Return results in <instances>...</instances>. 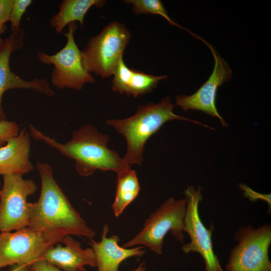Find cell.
<instances>
[{
    "label": "cell",
    "mask_w": 271,
    "mask_h": 271,
    "mask_svg": "<svg viewBox=\"0 0 271 271\" xmlns=\"http://www.w3.org/2000/svg\"><path fill=\"white\" fill-rule=\"evenodd\" d=\"M41 188L37 202L30 203L28 227L42 233L53 245L68 235L92 239L95 231L90 228L73 207L53 177L47 163L38 162Z\"/></svg>",
    "instance_id": "obj_1"
},
{
    "label": "cell",
    "mask_w": 271,
    "mask_h": 271,
    "mask_svg": "<svg viewBox=\"0 0 271 271\" xmlns=\"http://www.w3.org/2000/svg\"><path fill=\"white\" fill-rule=\"evenodd\" d=\"M29 129L33 139L44 142L63 156L73 160L76 170L81 176H89L97 170L112 171L117 174L129 168L124 165L123 158L116 152L108 148V136L98 131L91 124L74 131L71 140L65 144L44 134L31 124Z\"/></svg>",
    "instance_id": "obj_2"
},
{
    "label": "cell",
    "mask_w": 271,
    "mask_h": 271,
    "mask_svg": "<svg viewBox=\"0 0 271 271\" xmlns=\"http://www.w3.org/2000/svg\"><path fill=\"white\" fill-rule=\"evenodd\" d=\"M175 106L169 97L166 96L157 103L150 102L138 105L136 113L129 117L106 121L108 125L126 140V151L123 160L126 167L131 168L133 164L142 165L147 141L168 121H189L213 129L200 122L176 114L173 111Z\"/></svg>",
    "instance_id": "obj_3"
},
{
    "label": "cell",
    "mask_w": 271,
    "mask_h": 271,
    "mask_svg": "<svg viewBox=\"0 0 271 271\" xmlns=\"http://www.w3.org/2000/svg\"><path fill=\"white\" fill-rule=\"evenodd\" d=\"M130 37L124 24L117 21L108 24L99 34L91 37L81 51L85 70L102 78L113 75Z\"/></svg>",
    "instance_id": "obj_4"
},
{
    "label": "cell",
    "mask_w": 271,
    "mask_h": 271,
    "mask_svg": "<svg viewBox=\"0 0 271 271\" xmlns=\"http://www.w3.org/2000/svg\"><path fill=\"white\" fill-rule=\"evenodd\" d=\"M186 210L185 198L175 200L173 197L169 198L146 219L140 231L122 246L131 248L143 245L161 254L164 238L169 231L178 242L183 244Z\"/></svg>",
    "instance_id": "obj_5"
},
{
    "label": "cell",
    "mask_w": 271,
    "mask_h": 271,
    "mask_svg": "<svg viewBox=\"0 0 271 271\" xmlns=\"http://www.w3.org/2000/svg\"><path fill=\"white\" fill-rule=\"evenodd\" d=\"M234 238L238 244L230 252L227 271H271L268 254L270 225L266 223L256 229L251 225L243 227Z\"/></svg>",
    "instance_id": "obj_6"
},
{
    "label": "cell",
    "mask_w": 271,
    "mask_h": 271,
    "mask_svg": "<svg viewBox=\"0 0 271 271\" xmlns=\"http://www.w3.org/2000/svg\"><path fill=\"white\" fill-rule=\"evenodd\" d=\"M77 28L75 22L69 24L68 32L64 34L66 44L55 54L37 52L38 59L41 63L54 65L51 83L61 89L68 88L80 91L86 83L95 82L93 76L83 67L81 51L74 38Z\"/></svg>",
    "instance_id": "obj_7"
},
{
    "label": "cell",
    "mask_w": 271,
    "mask_h": 271,
    "mask_svg": "<svg viewBox=\"0 0 271 271\" xmlns=\"http://www.w3.org/2000/svg\"><path fill=\"white\" fill-rule=\"evenodd\" d=\"M37 189L32 180L17 175L3 176L0 195V233L28 227L30 207L27 198Z\"/></svg>",
    "instance_id": "obj_8"
},
{
    "label": "cell",
    "mask_w": 271,
    "mask_h": 271,
    "mask_svg": "<svg viewBox=\"0 0 271 271\" xmlns=\"http://www.w3.org/2000/svg\"><path fill=\"white\" fill-rule=\"evenodd\" d=\"M202 188L195 189L193 185L184 190L186 210L184 219V231L190 237V242L183 243L182 249L185 253L198 252L203 258L205 271H223L215 254L212 240L213 225L209 229L203 223L199 213V203L202 200Z\"/></svg>",
    "instance_id": "obj_9"
},
{
    "label": "cell",
    "mask_w": 271,
    "mask_h": 271,
    "mask_svg": "<svg viewBox=\"0 0 271 271\" xmlns=\"http://www.w3.org/2000/svg\"><path fill=\"white\" fill-rule=\"evenodd\" d=\"M53 244L42 233L26 227L0 233V269L18 264L28 267L41 259Z\"/></svg>",
    "instance_id": "obj_10"
},
{
    "label": "cell",
    "mask_w": 271,
    "mask_h": 271,
    "mask_svg": "<svg viewBox=\"0 0 271 271\" xmlns=\"http://www.w3.org/2000/svg\"><path fill=\"white\" fill-rule=\"evenodd\" d=\"M192 36L200 39L210 49L214 58L213 70L208 80L193 94L178 95L176 98V104L184 111L194 110L202 111L213 117H217L223 127L228 124L218 113L215 104L218 88L231 78L232 71L227 62L221 56L210 43L198 36Z\"/></svg>",
    "instance_id": "obj_11"
},
{
    "label": "cell",
    "mask_w": 271,
    "mask_h": 271,
    "mask_svg": "<svg viewBox=\"0 0 271 271\" xmlns=\"http://www.w3.org/2000/svg\"><path fill=\"white\" fill-rule=\"evenodd\" d=\"M24 30L20 28L13 32L0 44V121L7 120L2 106L4 93L11 89H30L49 96L55 95L48 81L44 79L34 78L27 81L13 72L10 67L11 54L23 45Z\"/></svg>",
    "instance_id": "obj_12"
},
{
    "label": "cell",
    "mask_w": 271,
    "mask_h": 271,
    "mask_svg": "<svg viewBox=\"0 0 271 271\" xmlns=\"http://www.w3.org/2000/svg\"><path fill=\"white\" fill-rule=\"evenodd\" d=\"M65 245L56 243L50 246L41 259L63 271H77L88 265L96 267V261L92 248L83 249L81 243L70 235L66 236L61 242Z\"/></svg>",
    "instance_id": "obj_13"
},
{
    "label": "cell",
    "mask_w": 271,
    "mask_h": 271,
    "mask_svg": "<svg viewBox=\"0 0 271 271\" xmlns=\"http://www.w3.org/2000/svg\"><path fill=\"white\" fill-rule=\"evenodd\" d=\"M109 227L105 224L102 229L100 241L92 239L89 242L93 249L97 271H119L120 263L132 256H142L145 252L143 246L136 247L124 248L118 245L119 237L116 235L107 237Z\"/></svg>",
    "instance_id": "obj_14"
},
{
    "label": "cell",
    "mask_w": 271,
    "mask_h": 271,
    "mask_svg": "<svg viewBox=\"0 0 271 271\" xmlns=\"http://www.w3.org/2000/svg\"><path fill=\"white\" fill-rule=\"evenodd\" d=\"M31 136L25 128L0 147V175L22 176L34 169L30 161Z\"/></svg>",
    "instance_id": "obj_15"
},
{
    "label": "cell",
    "mask_w": 271,
    "mask_h": 271,
    "mask_svg": "<svg viewBox=\"0 0 271 271\" xmlns=\"http://www.w3.org/2000/svg\"><path fill=\"white\" fill-rule=\"evenodd\" d=\"M112 81V90L137 97L149 93L159 82L167 79L166 75L155 76L128 68L121 57L115 68Z\"/></svg>",
    "instance_id": "obj_16"
},
{
    "label": "cell",
    "mask_w": 271,
    "mask_h": 271,
    "mask_svg": "<svg viewBox=\"0 0 271 271\" xmlns=\"http://www.w3.org/2000/svg\"><path fill=\"white\" fill-rule=\"evenodd\" d=\"M105 3V1L103 0H64L60 5L59 11L51 18L50 25L57 33L76 21L83 27L84 17L90 8H101Z\"/></svg>",
    "instance_id": "obj_17"
},
{
    "label": "cell",
    "mask_w": 271,
    "mask_h": 271,
    "mask_svg": "<svg viewBox=\"0 0 271 271\" xmlns=\"http://www.w3.org/2000/svg\"><path fill=\"white\" fill-rule=\"evenodd\" d=\"M117 175L116 193L112 205L115 217H118L136 199L140 190L137 173L131 168H127Z\"/></svg>",
    "instance_id": "obj_18"
},
{
    "label": "cell",
    "mask_w": 271,
    "mask_h": 271,
    "mask_svg": "<svg viewBox=\"0 0 271 271\" xmlns=\"http://www.w3.org/2000/svg\"><path fill=\"white\" fill-rule=\"evenodd\" d=\"M126 4L131 5L133 13L160 15L165 18L171 25L184 29L168 16L167 11L160 0H125Z\"/></svg>",
    "instance_id": "obj_19"
},
{
    "label": "cell",
    "mask_w": 271,
    "mask_h": 271,
    "mask_svg": "<svg viewBox=\"0 0 271 271\" xmlns=\"http://www.w3.org/2000/svg\"><path fill=\"white\" fill-rule=\"evenodd\" d=\"M32 3L31 0H14L9 21L11 22L13 32L17 31L20 28L21 18Z\"/></svg>",
    "instance_id": "obj_20"
},
{
    "label": "cell",
    "mask_w": 271,
    "mask_h": 271,
    "mask_svg": "<svg viewBox=\"0 0 271 271\" xmlns=\"http://www.w3.org/2000/svg\"><path fill=\"white\" fill-rule=\"evenodd\" d=\"M19 131V125L17 122L7 120L0 121V147L17 136Z\"/></svg>",
    "instance_id": "obj_21"
},
{
    "label": "cell",
    "mask_w": 271,
    "mask_h": 271,
    "mask_svg": "<svg viewBox=\"0 0 271 271\" xmlns=\"http://www.w3.org/2000/svg\"><path fill=\"white\" fill-rule=\"evenodd\" d=\"M239 188L243 191L245 197L248 198L250 201H255L257 200H262L267 203L269 213L271 209L270 194H264L256 192L244 184H240Z\"/></svg>",
    "instance_id": "obj_22"
},
{
    "label": "cell",
    "mask_w": 271,
    "mask_h": 271,
    "mask_svg": "<svg viewBox=\"0 0 271 271\" xmlns=\"http://www.w3.org/2000/svg\"><path fill=\"white\" fill-rule=\"evenodd\" d=\"M27 267L29 271H63L42 259L35 261ZM77 271L86 270L85 269H83Z\"/></svg>",
    "instance_id": "obj_23"
},
{
    "label": "cell",
    "mask_w": 271,
    "mask_h": 271,
    "mask_svg": "<svg viewBox=\"0 0 271 271\" xmlns=\"http://www.w3.org/2000/svg\"><path fill=\"white\" fill-rule=\"evenodd\" d=\"M14 0H0V24L10 21V14Z\"/></svg>",
    "instance_id": "obj_24"
},
{
    "label": "cell",
    "mask_w": 271,
    "mask_h": 271,
    "mask_svg": "<svg viewBox=\"0 0 271 271\" xmlns=\"http://www.w3.org/2000/svg\"><path fill=\"white\" fill-rule=\"evenodd\" d=\"M10 271H29L27 266L16 264L12 266Z\"/></svg>",
    "instance_id": "obj_25"
},
{
    "label": "cell",
    "mask_w": 271,
    "mask_h": 271,
    "mask_svg": "<svg viewBox=\"0 0 271 271\" xmlns=\"http://www.w3.org/2000/svg\"><path fill=\"white\" fill-rule=\"evenodd\" d=\"M146 268L144 264L142 263L139 265V266L132 271H146Z\"/></svg>",
    "instance_id": "obj_26"
},
{
    "label": "cell",
    "mask_w": 271,
    "mask_h": 271,
    "mask_svg": "<svg viewBox=\"0 0 271 271\" xmlns=\"http://www.w3.org/2000/svg\"><path fill=\"white\" fill-rule=\"evenodd\" d=\"M6 28L7 27L5 24L4 25L0 24V35L4 33V32L6 30Z\"/></svg>",
    "instance_id": "obj_27"
},
{
    "label": "cell",
    "mask_w": 271,
    "mask_h": 271,
    "mask_svg": "<svg viewBox=\"0 0 271 271\" xmlns=\"http://www.w3.org/2000/svg\"><path fill=\"white\" fill-rule=\"evenodd\" d=\"M2 40L0 38V44H1V43L2 42Z\"/></svg>",
    "instance_id": "obj_28"
},
{
    "label": "cell",
    "mask_w": 271,
    "mask_h": 271,
    "mask_svg": "<svg viewBox=\"0 0 271 271\" xmlns=\"http://www.w3.org/2000/svg\"><path fill=\"white\" fill-rule=\"evenodd\" d=\"M1 188H0V195H1Z\"/></svg>",
    "instance_id": "obj_29"
}]
</instances>
